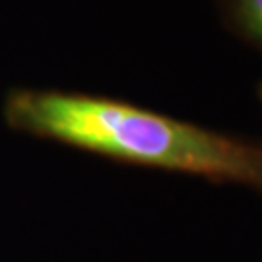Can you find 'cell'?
<instances>
[{"label": "cell", "instance_id": "1", "mask_svg": "<svg viewBox=\"0 0 262 262\" xmlns=\"http://www.w3.org/2000/svg\"><path fill=\"white\" fill-rule=\"evenodd\" d=\"M4 117L16 130L111 158L210 177L262 183V158L239 142L134 105L18 90Z\"/></svg>", "mask_w": 262, "mask_h": 262}, {"label": "cell", "instance_id": "2", "mask_svg": "<svg viewBox=\"0 0 262 262\" xmlns=\"http://www.w3.org/2000/svg\"><path fill=\"white\" fill-rule=\"evenodd\" d=\"M245 12L254 31L262 37V0H245Z\"/></svg>", "mask_w": 262, "mask_h": 262}]
</instances>
